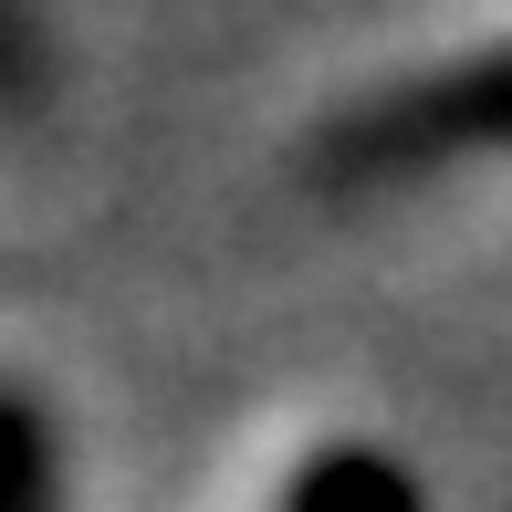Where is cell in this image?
I'll return each instance as SVG.
<instances>
[{
  "instance_id": "obj_1",
  "label": "cell",
  "mask_w": 512,
  "mask_h": 512,
  "mask_svg": "<svg viewBox=\"0 0 512 512\" xmlns=\"http://www.w3.org/2000/svg\"><path fill=\"white\" fill-rule=\"evenodd\" d=\"M492 147H512V42L345 105L324 126L314 168L324 178H429V168H460V157H492Z\"/></svg>"
},
{
  "instance_id": "obj_2",
  "label": "cell",
  "mask_w": 512,
  "mask_h": 512,
  "mask_svg": "<svg viewBox=\"0 0 512 512\" xmlns=\"http://www.w3.org/2000/svg\"><path fill=\"white\" fill-rule=\"evenodd\" d=\"M283 512H429V492H418V471H408L398 450H377V439H335V450L293 460Z\"/></svg>"
},
{
  "instance_id": "obj_3",
  "label": "cell",
  "mask_w": 512,
  "mask_h": 512,
  "mask_svg": "<svg viewBox=\"0 0 512 512\" xmlns=\"http://www.w3.org/2000/svg\"><path fill=\"white\" fill-rule=\"evenodd\" d=\"M0 512H63V450L32 387H0Z\"/></svg>"
}]
</instances>
